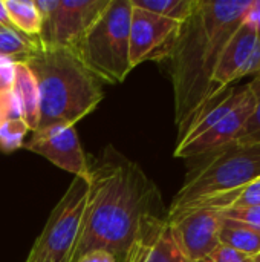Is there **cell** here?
<instances>
[{"label":"cell","instance_id":"cell-11","mask_svg":"<svg viewBox=\"0 0 260 262\" xmlns=\"http://www.w3.org/2000/svg\"><path fill=\"white\" fill-rule=\"evenodd\" d=\"M259 74L260 40L253 25L244 20L222 49L213 83L218 92L222 94L234 81Z\"/></svg>","mask_w":260,"mask_h":262},{"label":"cell","instance_id":"cell-2","mask_svg":"<svg viewBox=\"0 0 260 262\" xmlns=\"http://www.w3.org/2000/svg\"><path fill=\"white\" fill-rule=\"evenodd\" d=\"M250 5L251 0H198L192 15L181 23L169 57L179 137L196 115L221 95L213 77L225 43L245 20Z\"/></svg>","mask_w":260,"mask_h":262},{"label":"cell","instance_id":"cell-26","mask_svg":"<svg viewBox=\"0 0 260 262\" xmlns=\"http://www.w3.org/2000/svg\"><path fill=\"white\" fill-rule=\"evenodd\" d=\"M0 29H15L8 17V11L3 0H0Z\"/></svg>","mask_w":260,"mask_h":262},{"label":"cell","instance_id":"cell-12","mask_svg":"<svg viewBox=\"0 0 260 262\" xmlns=\"http://www.w3.org/2000/svg\"><path fill=\"white\" fill-rule=\"evenodd\" d=\"M253 107H254V98L247 84L244 88L242 97L238 101V104L207 132L201 134L199 137L190 141L178 143L175 149V157L178 158L202 157L236 143V140L239 138L241 132L244 130L253 112Z\"/></svg>","mask_w":260,"mask_h":262},{"label":"cell","instance_id":"cell-20","mask_svg":"<svg viewBox=\"0 0 260 262\" xmlns=\"http://www.w3.org/2000/svg\"><path fill=\"white\" fill-rule=\"evenodd\" d=\"M29 132L28 124L21 118L6 120L0 123V150L11 154L23 147L25 137Z\"/></svg>","mask_w":260,"mask_h":262},{"label":"cell","instance_id":"cell-16","mask_svg":"<svg viewBox=\"0 0 260 262\" xmlns=\"http://www.w3.org/2000/svg\"><path fill=\"white\" fill-rule=\"evenodd\" d=\"M12 26L25 35L38 37L41 29V17L35 6V0H3Z\"/></svg>","mask_w":260,"mask_h":262},{"label":"cell","instance_id":"cell-17","mask_svg":"<svg viewBox=\"0 0 260 262\" xmlns=\"http://www.w3.org/2000/svg\"><path fill=\"white\" fill-rule=\"evenodd\" d=\"M135 8L153 12L178 23L185 21L195 11L198 0H130Z\"/></svg>","mask_w":260,"mask_h":262},{"label":"cell","instance_id":"cell-3","mask_svg":"<svg viewBox=\"0 0 260 262\" xmlns=\"http://www.w3.org/2000/svg\"><path fill=\"white\" fill-rule=\"evenodd\" d=\"M20 63L28 66L38 86L40 121L37 130L75 126L92 114L104 97L101 81L72 49L40 46Z\"/></svg>","mask_w":260,"mask_h":262},{"label":"cell","instance_id":"cell-24","mask_svg":"<svg viewBox=\"0 0 260 262\" xmlns=\"http://www.w3.org/2000/svg\"><path fill=\"white\" fill-rule=\"evenodd\" d=\"M245 21L253 25V28L256 29L257 37L260 40V0H251V5H250L247 15H245Z\"/></svg>","mask_w":260,"mask_h":262},{"label":"cell","instance_id":"cell-22","mask_svg":"<svg viewBox=\"0 0 260 262\" xmlns=\"http://www.w3.org/2000/svg\"><path fill=\"white\" fill-rule=\"evenodd\" d=\"M202 262H256V259L250 258L244 253H239L230 247L219 246L210 256H207Z\"/></svg>","mask_w":260,"mask_h":262},{"label":"cell","instance_id":"cell-13","mask_svg":"<svg viewBox=\"0 0 260 262\" xmlns=\"http://www.w3.org/2000/svg\"><path fill=\"white\" fill-rule=\"evenodd\" d=\"M123 262H192L178 246L167 216H146Z\"/></svg>","mask_w":260,"mask_h":262},{"label":"cell","instance_id":"cell-27","mask_svg":"<svg viewBox=\"0 0 260 262\" xmlns=\"http://www.w3.org/2000/svg\"><path fill=\"white\" fill-rule=\"evenodd\" d=\"M254 259H256V262H260V255L257 256V258H254Z\"/></svg>","mask_w":260,"mask_h":262},{"label":"cell","instance_id":"cell-14","mask_svg":"<svg viewBox=\"0 0 260 262\" xmlns=\"http://www.w3.org/2000/svg\"><path fill=\"white\" fill-rule=\"evenodd\" d=\"M12 92L18 101L21 120L28 124L29 130H37L40 121V92L32 72L20 61L15 63Z\"/></svg>","mask_w":260,"mask_h":262},{"label":"cell","instance_id":"cell-15","mask_svg":"<svg viewBox=\"0 0 260 262\" xmlns=\"http://www.w3.org/2000/svg\"><path fill=\"white\" fill-rule=\"evenodd\" d=\"M219 243L250 258L260 255V232L233 220L222 218Z\"/></svg>","mask_w":260,"mask_h":262},{"label":"cell","instance_id":"cell-10","mask_svg":"<svg viewBox=\"0 0 260 262\" xmlns=\"http://www.w3.org/2000/svg\"><path fill=\"white\" fill-rule=\"evenodd\" d=\"M23 147L46 158L74 177L87 178L89 175L90 163L81 147L75 126H52L34 130Z\"/></svg>","mask_w":260,"mask_h":262},{"label":"cell","instance_id":"cell-23","mask_svg":"<svg viewBox=\"0 0 260 262\" xmlns=\"http://www.w3.org/2000/svg\"><path fill=\"white\" fill-rule=\"evenodd\" d=\"M15 60L0 57V94L12 91L14 74H15Z\"/></svg>","mask_w":260,"mask_h":262},{"label":"cell","instance_id":"cell-6","mask_svg":"<svg viewBox=\"0 0 260 262\" xmlns=\"http://www.w3.org/2000/svg\"><path fill=\"white\" fill-rule=\"evenodd\" d=\"M87 196V178L74 177L52 209L25 262H70L78 239Z\"/></svg>","mask_w":260,"mask_h":262},{"label":"cell","instance_id":"cell-9","mask_svg":"<svg viewBox=\"0 0 260 262\" xmlns=\"http://www.w3.org/2000/svg\"><path fill=\"white\" fill-rule=\"evenodd\" d=\"M167 221L178 246L192 262H202L221 246V212L192 209Z\"/></svg>","mask_w":260,"mask_h":262},{"label":"cell","instance_id":"cell-5","mask_svg":"<svg viewBox=\"0 0 260 262\" xmlns=\"http://www.w3.org/2000/svg\"><path fill=\"white\" fill-rule=\"evenodd\" d=\"M130 15V0H110L74 49L81 63L100 81L123 83L133 69L129 57Z\"/></svg>","mask_w":260,"mask_h":262},{"label":"cell","instance_id":"cell-1","mask_svg":"<svg viewBox=\"0 0 260 262\" xmlns=\"http://www.w3.org/2000/svg\"><path fill=\"white\" fill-rule=\"evenodd\" d=\"M167 216L156 184L115 147L89 164L87 196L70 262L95 250L123 262L146 216Z\"/></svg>","mask_w":260,"mask_h":262},{"label":"cell","instance_id":"cell-4","mask_svg":"<svg viewBox=\"0 0 260 262\" xmlns=\"http://www.w3.org/2000/svg\"><path fill=\"white\" fill-rule=\"evenodd\" d=\"M182 187L175 195L167 218L199 203L233 193L260 177V144L239 146L236 143L202 155Z\"/></svg>","mask_w":260,"mask_h":262},{"label":"cell","instance_id":"cell-18","mask_svg":"<svg viewBox=\"0 0 260 262\" xmlns=\"http://www.w3.org/2000/svg\"><path fill=\"white\" fill-rule=\"evenodd\" d=\"M40 48L37 37H29L17 29H0V57L21 61Z\"/></svg>","mask_w":260,"mask_h":262},{"label":"cell","instance_id":"cell-8","mask_svg":"<svg viewBox=\"0 0 260 262\" xmlns=\"http://www.w3.org/2000/svg\"><path fill=\"white\" fill-rule=\"evenodd\" d=\"M181 23L164 18L153 12L132 5L129 31V57L132 68L144 61H159L169 58Z\"/></svg>","mask_w":260,"mask_h":262},{"label":"cell","instance_id":"cell-19","mask_svg":"<svg viewBox=\"0 0 260 262\" xmlns=\"http://www.w3.org/2000/svg\"><path fill=\"white\" fill-rule=\"evenodd\" d=\"M248 88L254 98V107L253 112L241 132L239 138L236 140V144L239 146H257L260 144V74L253 78L251 83H248Z\"/></svg>","mask_w":260,"mask_h":262},{"label":"cell","instance_id":"cell-7","mask_svg":"<svg viewBox=\"0 0 260 262\" xmlns=\"http://www.w3.org/2000/svg\"><path fill=\"white\" fill-rule=\"evenodd\" d=\"M110 0H35L41 17V48L75 49Z\"/></svg>","mask_w":260,"mask_h":262},{"label":"cell","instance_id":"cell-25","mask_svg":"<svg viewBox=\"0 0 260 262\" xmlns=\"http://www.w3.org/2000/svg\"><path fill=\"white\" fill-rule=\"evenodd\" d=\"M77 262H118L116 258L106 252V250H95V252H90L87 255H84L83 258H80Z\"/></svg>","mask_w":260,"mask_h":262},{"label":"cell","instance_id":"cell-21","mask_svg":"<svg viewBox=\"0 0 260 262\" xmlns=\"http://www.w3.org/2000/svg\"><path fill=\"white\" fill-rule=\"evenodd\" d=\"M222 218L238 221L254 230L260 232V206L257 207H241V209H227L221 212Z\"/></svg>","mask_w":260,"mask_h":262}]
</instances>
